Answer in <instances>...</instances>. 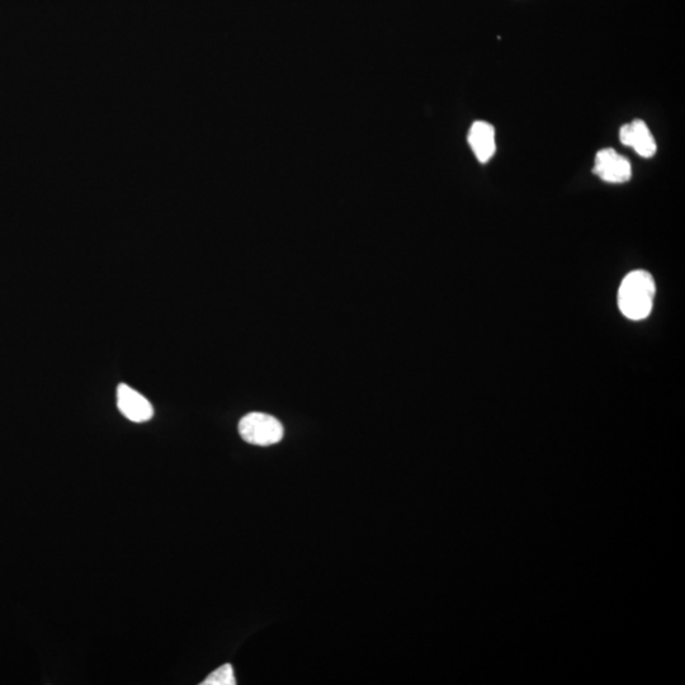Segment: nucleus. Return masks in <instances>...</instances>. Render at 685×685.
<instances>
[{"mask_svg": "<svg viewBox=\"0 0 685 685\" xmlns=\"http://www.w3.org/2000/svg\"><path fill=\"white\" fill-rule=\"evenodd\" d=\"M654 277L646 271L628 273L618 290V307L630 320H644L651 314L655 299Z\"/></svg>", "mask_w": 685, "mask_h": 685, "instance_id": "nucleus-1", "label": "nucleus"}, {"mask_svg": "<svg viewBox=\"0 0 685 685\" xmlns=\"http://www.w3.org/2000/svg\"><path fill=\"white\" fill-rule=\"evenodd\" d=\"M467 140H469L471 149L480 163H488L494 157L496 150L495 130L489 122L476 121L471 126Z\"/></svg>", "mask_w": 685, "mask_h": 685, "instance_id": "nucleus-6", "label": "nucleus"}, {"mask_svg": "<svg viewBox=\"0 0 685 685\" xmlns=\"http://www.w3.org/2000/svg\"><path fill=\"white\" fill-rule=\"evenodd\" d=\"M620 140L623 145L635 150L642 158L654 157L656 153L654 136L644 121L635 120L632 124L623 125Z\"/></svg>", "mask_w": 685, "mask_h": 685, "instance_id": "nucleus-5", "label": "nucleus"}, {"mask_svg": "<svg viewBox=\"0 0 685 685\" xmlns=\"http://www.w3.org/2000/svg\"><path fill=\"white\" fill-rule=\"evenodd\" d=\"M117 406L126 419L134 423L149 422L154 415L153 405L140 392L121 384L117 389Z\"/></svg>", "mask_w": 685, "mask_h": 685, "instance_id": "nucleus-4", "label": "nucleus"}, {"mask_svg": "<svg viewBox=\"0 0 685 685\" xmlns=\"http://www.w3.org/2000/svg\"><path fill=\"white\" fill-rule=\"evenodd\" d=\"M593 172L608 183H625L630 181L632 177L630 160L622 157L613 149L598 151Z\"/></svg>", "mask_w": 685, "mask_h": 685, "instance_id": "nucleus-3", "label": "nucleus"}, {"mask_svg": "<svg viewBox=\"0 0 685 685\" xmlns=\"http://www.w3.org/2000/svg\"><path fill=\"white\" fill-rule=\"evenodd\" d=\"M202 685H235L236 679L234 675L233 665L225 664L216 669L207 677Z\"/></svg>", "mask_w": 685, "mask_h": 685, "instance_id": "nucleus-7", "label": "nucleus"}, {"mask_svg": "<svg viewBox=\"0 0 685 685\" xmlns=\"http://www.w3.org/2000/svg\"><path fill=\"white\" fill-rule=\"evenodd\" d=\"M239 433L245 442L254 446H272L282 441L283 427L280 420L264 413H250L240 420Z\"/></svg>", "mask_w": 685, "mask_h": 685, "instance_id": "nucleus-2", "label": "nucleus"}]
</instances>
